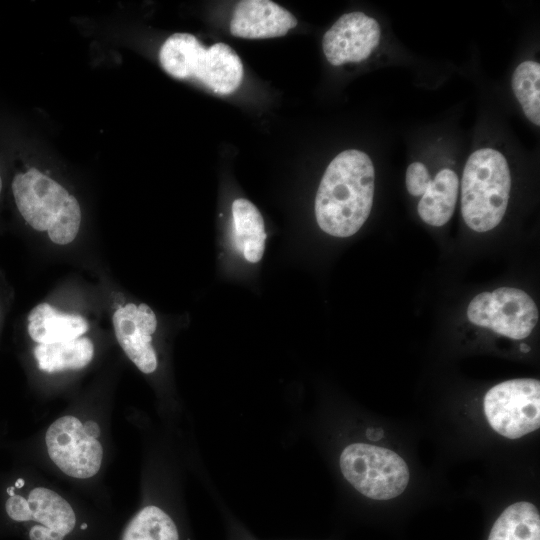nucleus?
I'll list each match as a JSON object with an SVG mask.
<instances>
[{
	"label": "nucleus",
	"mask_w": 540,
	"mask_h": 540,
	"mask_svg": "<svg viewBox=\"0 0 540 540\" xmlns=\"http://www.w3.org/2000/svg\"><path fill=\"white\" fill-rule=\"evenodd\" d=\"M374 190L371 158L357 149L339 153L326 168L315 197L319 227L335 237L354 235L369 217Z\"/></svg>",
	"instance_id": "1"
},
{
	"label": "nucleus",
	"mask_w": 540,
	"mask_h": 540,
	"mask_svg": "<svg viewBox=\"0 0 540 540\" xmlns=\"http://www.w3.org/2000/svg\"><path fill=\"white\" fill-rule=\"evenodd\" d=\"M11 190L23 220L45 233L55 245H69L77 238L82 211L77 198L56 180L31 167L17 173Z\"/></svg>",
	"instance_id": "2"
},
{
	"label": "nucleus",
	"mask_w": 540,
	"mask_h": 540,
	"mask_svg": "<svg viewBox=\"0 0 540 540\" xmlns=\"http://www.w3.org/2000/svg\"><path fill=\"white\" fill-rule=\"evenodd\" d=\"M511 174L504 155L493 148L474 151L466 161L461 181V213L476 232L495 228L507 210Z\"/></svg>",
	"instance_id": "3"
},
{
	"label": "nucleus",
	"mask_w": 540,
	"mask_h": 540,
	"mask_svg": "<svg viewBox=\"0 0 540 540\" xmlns=\"http://www.w3.org/2000/svg\"><path fill=\"white\" fill-rule=\"evenodd\" d=\"M162 68L177 79L195 78L217 94L234 92L243 78V65L237 53L225 43L209 48L188 33H175L160 48Z\"/></svg>",
	"instance_id": "4"
},
{
	"label": "nucleus",
	"mask_w": 540,
	"mask_h": 540,
	"mask_svg": "<svg viewBox=\"0 0 540 540\" xmlns=\"http://www.w3.org/2000/svg\"><path fill=\"white\" fill-rule=\"evenodd\" d=\"M343 477L360 494L374 500H389L403 493L409 482L406 462L394 451L355 442L339 457Z\"/></svg>",
	"instance_id": "5"
},
{
	"label": "nucleus",
	"mask_w": 540,
	"mask_h": 540,
	"mask_svg": "<svg viewBox=\"0 0 540 540\" xmlns=\"http://www.w3.org/2000/svg\"><path fill=\"white\" fill-rule=\"evenodd\" d=\"M483 406L494 431L520 438L540 426V382L531 378L501 382L486 393Z\"/></svg>",
	"instance_id": "6"
},
{
	"label": "nucleus",
	"mask_w": 540,
	"mask_h": 540,
	"mask_svg": "<svg viewBox=\"0 0 540 540\" xmlns=\"http://www.w3.org/2000/svg\"><path fill=\"white\" fill-rule=\"evenodd\" d=\"M467 317L477 326L521 340L529 336L536 326L539 312L526 292L512 287H500L493 292L476 295L469 303Z\"/></svg>",
	"instance_id": "7"
},
{
	"label": "nucleus",
	"mask_w": 540,
	"mask_h": 540,
	"mask_svg": "<svg viewBox=\"0 0 540 540\" xmlns=\"http://www.w3.org/2000/svg\"><path fill=\"white\" fill-rule=\"evenodd\" d=\"M45 442L51 460L70 477L87 479L101 467L102 445L85 432L81 421L74 416L55 420L47 429Z\"/></svg>",
	"instance_id": "8"
},
{
	"label": "nucleus",
	"mask_w": 540,
	"mask_h": 540,
	"mask_svg": "<svg viewBox=\"0 0 540 540\" xmlns=\"http://www.w3.org/2000/svg\"><path fill=\"white\" fill-rule=\"evenodd\" d=\"M381 27L363 12L343 14L323 36L322 48L333 66L359 63L379 46Z\"/></svg>",
	"instance_id": "9"
},
{
	"label": "nucleus",
	"mask_w": 540,
	"mask_h": 540,
	"mask_svg": "<svg viewBox=\"0 0 540 540\" xmlns=\"http://www.w3.org/2000/svg\"><path fill=\"white\" fill-rule=\"evenodd\" d=\"M116 340L129 360L144 374H151L158 367L157 353L152 336L157 328V317L145 303H126L112 315Z\"/></svg>",
	"instance_id": "10"
},
{
	"label": "nucleus",
	"mask_w": 540,
	"mask_h": 540,
	"mask_svg": "<svg viewBox=\"0 0 540 540\" xmlns=\"http://www.w3.org/2000/svg\"><path fill=\"white\" fill-rule=\"evenodd\" d=\"M16 523L31 524L29 540H64L76 527V514L58 493L36 487L29 492Z\"/></svg>",
	"instance_id": "11"
},
{
	"label": "nucleus",
	"mask_w": 540,
	"mask_h": 540,
	"mask_svg": "<svg viewBox=\"0 0 540 540\" xmlns=\"http://www.w3.org/2000/svg\"><path fill=\"white\" fill-rule=\"evenodd\" d=\"M296 25L297 19L273 1L242 0L234 9L230 32L240 38L266 39L284 36Z\"/></svg>",
	"instance_id": "12"
},
{
	"label": "nucleus",
	"mask_w": 540,
	"mask_h": 540,
	"mask_svg": "<svg viewBox=\"0 0 540 540\" xmlns=\"http://www.w3.org/2000/svg\"><path fill=\"white\" fill-rule=\"evenodd\" d=\"M89 322L80 314L64 312L47 302L34 306L27 316V332L37 344H50L84 336Z\"/></svg>",
	"instance_id": "13"
},
{
	"label": "nucleus",
	"mask_w": 540,
	"mask_h": 540,
	"mask_svg": "<svg viewBox=\"0 0 540 540\" xmlns=\"http://www.w3.org/2000/svg\"><path fill=\"white\" fill-rule=\"evenodd\" d=\"M459 190L457 174L449 169H441L431 179L417 206L420 218L428 225L440 227L452 217Z\"/></svg>",
	"instance_id": "14"
},
{
	"label": "nucleus",
	"mask_w": 540,
	"mask_h": 540,
	"mask_svg": "<svg viewBox=\"0 0 540 540\" xmlns=\"http://www.w3.org/2000/svg\"><path fill=\"white\" fill-rule=\"evenodd\" d=\"M38 368L47 373L80 370L94 357V344L82 336L50 344H36L33 350Z\"/></svg>",
	"instance_id": "15"
},
{
	"label": "nucleus",
	"mask_w": 540,
	"mask_h": 540,
	"mask_svg": "<svg viewBox=\"0 0 540 540\" xmlns=\"http://www.w3.org/2000/svg\"><path fill=\"white\" fill-rule=\"evenodd\" d=\"M232 216L236 244L247 261L257 263L263 256L266 239L261 213L249 200L238 198L232 203Z\"/></svg>",
	"instance_id": "16"
},
{
	"label": "nucleus",
	"mask_w": 540,
	"mask_h": 540,
	"mask_svg": "<svg viewBox=\"0 0 540 540\" xmlns=\"http://www.w3.org/2000/svg\"><path fill=\"white\" fill-rule=\"evenodd\" d=\"M488 540H540V515L530 502L508 506L495 521Z\"/></svg>",
	"instance_id": "17"
},
{
	"label": "nucleus",
	"mask_w": 540,
	"mask_h": 540,
	"mask_svg": "<svg viewBox=\"0 0 540 540\" xmlns=\"http://www.w3.org/2000/svg\"><path fill=\"white\" fill-rule=\"evenodd\" d=\"M121 540H182L175 519L163 508L149 504L126 525Z\"/></svg>",
	"instance_id": "18"
},
{
	"label": "nucleus",
	"mask_w": 540,
	"mask_h": 540,
	"mask_svg": "<svg viewBox=\"0 0 540 540\" xmlns=\"http://www.w3.org/2000/svg\"><path fill=\"white\" fill-rule=\"evenodd\" d=\"M540 64L533 60L521 62L513 72L511 85L524 115L540 125Z\"/></svg>",
	"instance_id": "19"
},
{
	"label": "nucleus",
	"mask_w": 540,
	"mask_h": 540,
	"mask_svg": "<svg viewBox=\"0 0 540 540\" xmlns=\"http://www.w3.org/2000/svg\"><path fill=\"white\" fill-rule=\"evenodd\" d=\"M431 180L427 167L421 162H413L406 170V188L412 196H422Z\"/></svg>",
	"instance_id": "20"
},
{
	"label": "nucleus",
	"mask_w": 540,
	"mask_h": 540,
	"mask_svg": "<svg viewBox=\"0 0 540 540\" xmlns=\"http://www.w3.org/2000/svg\"><path fill=\"white\" fill-rule=\"evenodd\" d=\"M83 426H84L85 432L90 437H93V438L97 439L98 436L100 435V428H99V426H98V424L96 422L87 421Z\"/></svg>",
	"instance_id": "21"
},
{
	"label": "nucleus",
	"mask_w": 540,
	"mask_h": 540,
	"mask_svg": "<svg viewBox=\"0 0 540 540\" xmlns=\"http://www.w3.org/2000/svg\"><path fill=\"white\" fill-rule=\"evenodd\" d=\"M367 436L371 440H379L383 436V433H382L381 429L376 430V429L371 428V429L367 430Z\"/></svg>",
	"instance_id": "22"
},
{
	"label": "nucleus",
	"mask_w": 540,
	"mask_h": 540,
	"mask_svg": "<svg viewBox=\"0 0 540 540\" xmlns=\"http://www.w3.org/2000/svg\"><path fill=\"white\" fill-rule=\"evenodd\" d=\"M520 350H521L522 352H524V353H527V352L530 351V347H529L528 345L522 343V344L520 345Z\"/></svg>",
	"instance_id": "23"
},
{
	"label": "nucleus",
	"mask_w": 540,
	"mask_h": 540,
	"mask_svg": "<svg viewBox=\"0 0 540 540\" xmlns=\"http://www.w3.org/2000/svg\"><path fill=\"white\" fill-rule=\"evenodd\" d=\"M2 187H3V181H2L1 170H0V194L2 191Z\"/></svg>",
	"instance_id": "24"
},
{
	"label": "nucleus",
	"mask_w": 540,
	"mask_h": 540,
	"mask_svg": "<svg viewBox=\"0 0 540 540\" xmlns=\"http://www.w3.org/2000/svg\"><path fill=\"white\" fill-rule=\"evenodd\" d=\"M239 535H240V534H239ZM240 536H241V538H242L241 540H246L245 536H243V535H240ZM251 540H253V539H251Z\"/></svg>",
	"instance_id": "25"
}]
</instances>
